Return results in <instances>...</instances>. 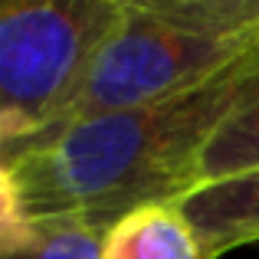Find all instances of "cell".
Listing matches in <instances>:
<instances>
[{
	"label": "cell",
	"mask_w": 259,
	"mask_h": 259,
	"mask_svg": "<svg viewBox=\"0 0 259 259\" xmlns=\"http://www.w3.org/2000/svg\"><path fill=\"white\" fill-rule=\"evenodd\" d=\"M256 69L259 50L194 92L82 118L0 161V236L56 223L105 233L141 207L181 203L197 190L203 148Z\"/></svg>",
	"instance_id": "obj_1"
},
{
	"label": "cell",
	"mask_w": 259,
	"mask_h": 259,
	"mask_svg": "<svg viewBox=\"0 0 259 259\" xmlns=\"http://www.w3.org/2000/svg\"><path fill=\"white\" fill-rule=\"evenodd\" d=\"M256 50L259 0H128L82 95L50 138L82 118L194 92Z\"/></svg>",
	"instance_id": "obj_2"
},
{
	"label": "cell",
	"mask_w": 259,
	"mask_h": 259,
	"mask_svg": "<svg viewBox=\"0 0 259 259\" xmlns=\"http://www.w3.org/2000/svg\"><path fill=\"white\" fill-rule=\"evenodd\" d=\"M128 0H7L0 7V161L46 141L92 76Z\"/></svg>",
	"instance_id": "obj_3"
},
{
	"label": "cell",
	"mask_w": 259,
	"mask_h": 259,
	"mask_svg": "<svg viewBox=\"0 0 259 259\" xmlns=\"http://www.w3.org/2000/svg\"><path fill=\"white\" fill-rule=\"evenodd\" d=\"M181 210L194 223L207 259L259 243V171L197 187L181 200Z\"/></svg>",
	"instance_id": "obj_4"
},
{
	"label": "cell",
	"mask_w": 259,
	"mask_h": 259,
	"mask_svg": "<svg viewBox=\"0 0 259 259\" xmlns=\"http://www.w3.org/2000/svg\"><path fill=\"white\" fill-rule=\"evenodd\" d=\"M102 259H207L181 203H151L102 233Z\"/></svg>",
	"instance_id": "obj_5"
},
{
	"label": "cell",
	"mask_w": 259,
	"mask_h": 259,
	"mask_svg": "<svg viewBox=\"0 0 259 259\" xmlns=\"http://www.w3.org/2000/svg\"><path fill=\"white\" fill-rule=\"evenodd\" d=\"M253 171H259V69L249 92L203 148L200 167H197V187H210V184Z\"/></svg>",
	"instance_id": "obj_6"
},
{
	"label": "cell",
	"mask_w": 259,
	"mask_h": 259,
	"mask_svg": "<svg viewBox=\"0 0 259 259\" xmlns=\"http://www.w3.org/2000/svg\"><path fill=\"white\" fill-rule=\"evenodd\" d=\"M4 259H102V233L72 223L30 227L0 236Z\"/></svg>",
	"instance_id": "obj_7"
}]
</instances>
